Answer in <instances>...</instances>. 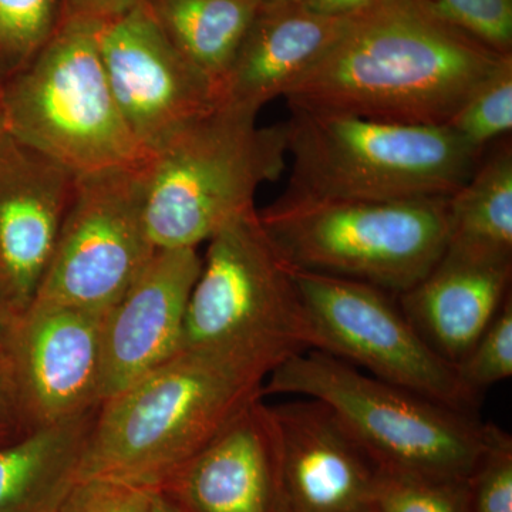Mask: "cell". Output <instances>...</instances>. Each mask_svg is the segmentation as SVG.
<instances>
[{"label":"cell","mask_w":512,"mask_h":512,"mask_svg":"<svg viewBox=\"0 0 512 512\" xmlns=\"http://www.w3.org/2000/svg\"><path fill=\"white\" fill-rule=\"evenodd\" d=\"M510 56L434 18L417 0H383L353 15L284 97L289 109L447 126Z\"/></svg>","instance_id":"6da1fadb"},{"label":"cell","mask_w":512,"mask_h":512,"mask_svg":"<svg viewBox=\"0 0 512 512\" xmlns=\"http://www.w3.org/2000/svg\"><path fill=\"white\" fill-rule=\"evenodd\" d=\"M284 360L224 349L185 348L104 400L80 478L158 488L210 443Z\"/></svg>","instance_id":"7a4b0ae2"},{"label":"cell","mask_w":512,"mask_h":512,"mask_svg":"<svg viewBox=\"0 0 512 512\" xmlns=\"http://www.w3.org/2000/svg\"><path fill=\"white\" fill-rule=\"evenodd\" d=\"M319 400L338 417L380 471L468 481L490 443L493 424L377 379L318 349L286 357L262 396Z\"/></svg>","instance_id":"3957f363"},{"label":"cell","mask_w":512,"mask_h":512,"mask_svg":"<svg viewBox=\"0 0 512 512\" xmlns=\"http://www.w3.org/2000/svg\"><path fill=\"white\" fill-rule=\"evenodd\" d=\"M291 110L292 174L285 195L312 200L448 198L474 174L478 154L448 126H412Z\"/></svg>","instance_id":"277c9868"},{"label":"cell","mask_w":512,"mask_h":512,"mask_svg":"<svg viewBox=\"0 0 512 512\" xmlns=\"http://www.w3.org/2000/svg\"><path fill=\"white\" fill-rule=\"evenodd\" d=\"M255 114L217 107L151 154L146 225L156 249L195 248L255 210L262 184L288 157L285 123L256 126Z\"/></svg>","instance_id":"5b68a950"},{"label":"cell","mask_w":512,"mask_h":512,"mask_svg":"<svg viewBox=\"0 0 512 512\" xmlns=\"http://www.w3.org/2000/svg\"><path fill=\"white\" fill-rule=\"evenodd\" d=\"M447 201L312 200L284 194L258 217L292 268L400 295L429 274L446 251Z\"/></svg>","instance_id":"8992f818"},{"label":"cell","mask_w":512,"mask_h":512,"mask_svg":"<svg viewBox=\"0 0 512 512\" xmlns=\"http://www.w3.org/2000/svg\"><path fill=\"white\" fill-rule=\"evenodd\" d=\"M97 29L64 20L6 99L10 136L76 177L141 167L151 158L111 93Z\"/></svg>","instance_id":"52a82bcc"},{"label":"cell","mask_w":512,"mask_h":512,"mask_svg":"<svg viewBox=\"0 0 512 512\" xmlns=\"http://www.w3.org/2000/svg\"><path fill=\"white\" fill-rule=\"evenodd\" d=\"M185 316L183 349L285 360L313 348L291 266L252 210L210 239Z\"/></svg>","instance_id":"ba28073f"},{"label":"cell","mask_w":512,"mask_h":512,"mask_svg":"<svg viewBox=\"0 0 512 512\" xmlns=\"http://www.w3.org/2000/svg\"><path fill=\"white\" fill-rule=\"evenodd\" d=\"M292 272L312 349L457 412H476L478 393L463 382L456 365L431 348L393 293L336 276Z\"/></svg>","instance_id":"9c48e42d"},{"label":"cell","mask_w":512,"mask_h":512,"mask_svg":"<svg viewBox=\"0 0 512 512\" xmlns=\"http://www.w3.org/2000/svg\"><path fill=\"white\" fill-rule=\"evenodd\" d=\"M146 167L76 178L35 305L106 312L156 254L146 225Z\"/></svg>","instance_id":"30bf717a"},{"label":"cell","mask_w":512,"mask_h":512,"mask_svg":"<svg viewBox=\"0 0 512 512\" xmlns=\"http://www.w3.org/2000/svg\"><path fill=\"white\" fill-rule=\"evenodd\" d=\"M97 43L114 100L150 156L217 109L214 86L175 49L146 2L99 25Z\"/></svg>","instance_id":"8fae6325"},{"label":"cell","mask_w":512,"mask_h":512,"mask_svg":"<svg viewBox=\"0 0 512 512\" xmlns=\"http://www.w3.org/2000/svg\"><path fill=\"white\" fill-rule=\"evenodd\" d=\"M103 315L35 305L16 322L6 350L32 429L100 406Z\"/></svg>","instance_id":"7c38bea8"},{"label":"cell","mask_w":512,"mask_h":512,"mask_svg":"<svg viewBox=\"0 0 512 512\" xmlns=\"http://www.w3.org/2000/svg\"><path fill=\"white\" fill-rule=\"evenodd\" d=\"M201 266L195 248L157 249L136 281L104 312L101 403L183 349L188 302Z\"/></svg>","instance_id":"4fadbf2b"},{"label":"cell","mask_w":512,"mask_h":512,"mask_svg":"<svg viewBox=\"0 0 512 512\" xmlns=\"http://www.w3.org/2000/svg\"><path fill=\"white\" fill-rule=\"evenodd\" d=\"M158 490L185 512H288L272 406L249 403Z\"/></svg>","instance_id":"5bb4252c"},{"label":"cell","mask_w":512,"mask_h":512,"mask_svg":"<svg viewBox=\"0 0 512 512\" xmlns=\"http://www.w3.org/2000/svg\"><path fill=\"white\" fill-rule=\"evenodd\" d=\"M10 158L0 177V296L19 319L52 264L77 177L16 140Z\"/></svg>","instance_id":"9a60e30c"},{"label":"cell","mask_w":512,"mask_h":512,"mask_svg":"<svg viewBox=\"0 0 512 512\" xmlns=\"http://www.w3.org/2000/svg\"><path fill=\"white\" fill-rule=\"evenodd\" d=\"M272 409L281 431L288 512L367 510L380 468L335 413L306 397Z\"/></svg>","instance_id":"2e32d148"},{"label":"cell","mask_w":512,"mask_h":512,"mask_svg":"<svg viewBox=\"0 0 512 512\" xmlns=\"http://www.w3.org/2000/svg\"><path fill=\"white\" fill-rule=\"evenodd\" d=\"M350 19L299 5L259 8L218 90V107L258 116L305 76L348 28Z\"/></svg>","instance_id":"e0dca14e"},{"label":"cell","mask_w":512,"mask_h":512,"mask_svg":"<svg viewBox=\"0 0 512 512\" xmlns=\"http://www.w3.org/2000/svg\"><path fill=\"white\" fill-rule=\"evenodd\" d=\"M512 262H487L444 252L400 308L431 348L457 365L511 295Z\"/></svg>","instance_id":"ac0fdd59"},{"label":"cell","mask_w":512,"mask_h":512,"mask_svg":"<svg viewBox=\"0 0 512 512\" xmlns=\"http://www.w3.org/2000/svg\"><path fill=\"white\" fill-rule=\"evenodd\" d=\"M97 409L0 446V512L59 511L80 480Z\"/></svg>","instance_id":"d6986e66"},{"label":"cell","mask_w":512,"mask_h":512,"mask_svg":"<svg viewBox=\"0 0 512 512\" xmlns=\"http://www.w3.org/2000/svg\"><path fill=\"white\" fill-rule=\"evenodd\" d=\"M447 254L512 262V147L510 138L483 158L447 201Z\"/></svg>","instance_id":"ffe728a7"},{"label":"cell","mask_w":512,"mask_h":512,"mask_svg":"<svg viewBox=\"0 0 512 512\" xmlns=\"http://www.w3.org/2000/svg\"><path fill=\"white\" fill-rule=\"evenodd\" d=\"M167 39L210 80L217 92L249 26L259 0H144Z\"/></svg>","instance_id":"44dd1931"},{"label":"cell","mask_w":512,"mask_h":512,"mask_svg":"<svg viewBox=\"0 0 512 512\" xmlns=\"http://www.w3.org/2000/svg\"><path fill=\"white\" fill-rule=\"evenodd\" d=\"M478 154L512 130V56L468 97L447 124Z\"/></svg>","instance_id":"7402d4cb"},{"label":"cell","mask_w":512,"mask_h":512,"mask_svg":"<svg viewBox=\"0 0 512 512\" xmlns=\"http://www.w3.org/2000/svg\"><path fill=\"white\" fill-rule=\"evenodd\" d=\"M62 22V0H0V60L19 73Z\"/></svg>","instance_id":"603a6c76"},{"label":"cell","mask_w":512,"mask_h":512,"mask_svg":"<svg viewBox=\"0 0 512 512\" xmlns=\"http://www.w3.org/2000/svg\"><path fill=\"white\" fill-rule=\"evenodd\" d=\"M373 512H473L468 481L434 480L380 471Z\"/></svg>","instance_id":"cb8c5ba5"},{"label":"cell","mask_w":512,"mask_h":512,"mask_svg":"<svg viewBox=\"0 0 512 512\" xmlns=\"http://www.w3.org/2000/svg\"><path fill=\"white\" fill-rule=\"evenodd\" d=\"M434 18L500 55H512V0H417Z\"/></svg>","instance_id":"d4e9b609"},{"label":"cell","mask_w":512,"mask_h":512,"mask_svg":"<svg viewBox=\"0 0 512 512\" xmlns=\"http://www.w3.org/2000/svg\"><path fill=\"white\" fill-rule=\"evenodd\" d=\"M463 382L473 392L493 386L512 376V298L508 295L493 322L457 363Z\"/></svg>","instance_id":"484cf974"},{"label":"cell","mask_w":512,"mask_h":512,"mask_svg":"<svg viewBox=\"0 0 512 512\" xmlns=\"http://www.w3.org/2000/svg\"><path fill=\"white\" fill-rule=\"evenodd\" d=\"M468 491L473 512H512V439L507 431L493 426Z\"/></svg>","instance_id":"4316f807"},{"label":"cell","mask_w":512,"mask_h":512,"mask_svg":"<svg viewBox=\"0 0 512 512\" xmlns=\"http://www.w3.org/2000/svg\"><path fill=\"white\" fill-rule=\"evenodd\" d=\"M156 488L109 477L80 478L57 512H153Z\"/></svg>","instance_id":"83f0119b"},{"label":"cell","mask_w":512,"mask_h":512,"mask_svg":"<svg viewBox=\"0 0 512 512\" xmlns=\"http://www.w3.org/2000/svg\"><path fill=\"white\" fill-rule=\"evenodd\" d=\"M33 430L26 419L8 350L0 349V446Z\"/></svg>","instance_id":"f1b7e54d"},{"label":"cell","mask_w":512,"mask_h":512,"mask_svg":"<svg viewBox=\"0 0 512 512\" xmlns=\"http://www.w3.org/2000/svg\"><path fill=\"white\" fill-rule=\"evenodd\" d=\"M143 2L144 0H62L63 22L84 20L103 25L121 18Z\"/></svg>","instance_id":"f546056e"},{"label":"cell","mask_w":512,"mask_h":512,"mask_svg":"<svg viewBox=\"0 0 512 512\" xmlns=\"http://www.w3.org/2000/svg\"><path fill=\"white\" fill-rule=\"evenodd\" d=\"M383 0H303L302 5L311 12L333 18H348L373 8Z\"/></svg>","instance_id":"4dcf8cb0"},{"label":"cell","mask_w":512,"mask_h":512,"mask_svg":"<svg viewBox=\"0 0 512 512\" xmlns=\"http://www.w3.org/2000/svg\"><path fill=\"white\" fill-rule=\"evenodd\" d=\"M16 322H18V319L10 313L8 306L5 305L2 296H0V349H5L8 346Z\"/></svg>","instance_id":"1f68e13d"},{"label":"cell","mask_w":512,"mask_h":512,"mask_svg":"<svg viewBox=\"0 0 512 512\" xmlns=\"http://www.w3.org/2000/svg\"><path fill=\"white\" fill-rule=\"evenodd\" d=\"M153 512H185L180 505L174 503L168 495H165L163 491L157 490L156 500H154V511Z\"/></svg>","instance_id":"d6a6232c"},{"label":"cell","mask_w":512,"mask_h":512,"mask_svg":"<svg viewBox=\"0 0 512 512\" xmlns=\"http://www.w3.org/2000/svg\"><path fill=\"white\" fill-rule=\"evenodd\" d=\"M303 0H259V8H272V6L299 5Z\"/></svg>","instance_id":"836d02e7"},{"label":"cell","mask_w":512,"mask_h":512,"mask_svg":"<svg viewBox=\"0 0 512 512\" xmlns=\"http://www.w3.org/2000/svg\"><path fill=\"white\" fill-rule=\"evenodd\" d=\"M357 512H373V511L370 510V508H367V510H362V511H357Z\"/></svg>","instance_id":"e575fe53"}]
</instances>
